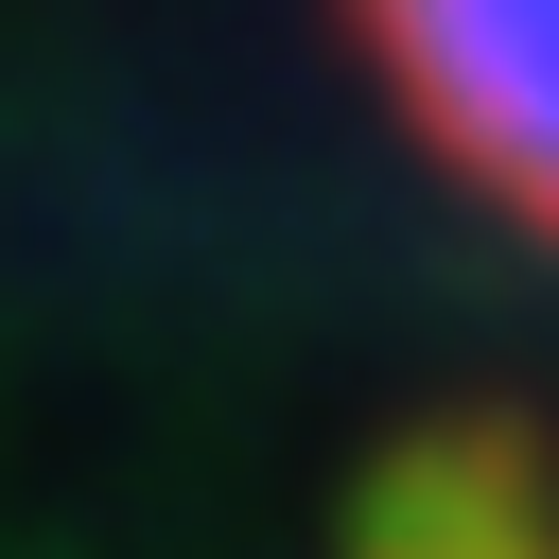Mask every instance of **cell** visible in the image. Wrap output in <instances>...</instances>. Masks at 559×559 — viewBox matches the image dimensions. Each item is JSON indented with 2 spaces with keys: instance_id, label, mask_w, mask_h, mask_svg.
Returning <instances> with one entry per match:
<instances>
[{
  "instance_id": "obj_1",
  "label": "cell",
  "mask_w": 559,
  "mask_h": 559,
  "mask_svg": "<svg viewBox=\"0 0 559 559\" xmlns=\"http://www.w3.org/2000/svg\"><path fill=\"white\" fill-rule=\"evenodd\" d=\"M367 52L402 87V122L559 245V0H367Z\"/></svg>"
}]
</instances>
